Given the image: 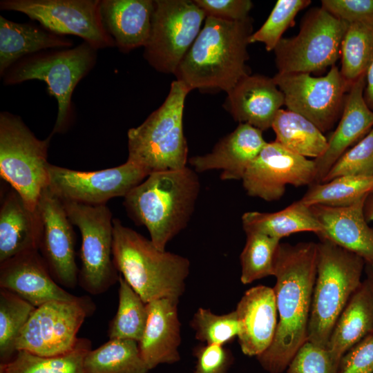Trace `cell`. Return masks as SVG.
Wrapping results in <instances>:
<instances>
[{
	"mask_svg": "<svg viewBox=\"0 0 373 373\" xmlns=\"http://www.w3.org/2000/svg\"><path fill=\"white\" fill-rule=\"evenodd\" d=\"M73 40L41 26L0 16V75L21 59L39 52L72 48Z\"/></svg>",
	"mask_w": 373,
	"mask_h": 373,
	"instance_id": "obj_27",
	"label": "cell"
},
{
	"mask_svg": "<svg viewBox=\"0 0 373 373\" xmlns=\"http://www.w3.org/2000/svg\"><path fill=\"white\" fill-rule=\"evenodd\" d=\"M276 141L287 150L314 159L322 156L327 147L323 132L305 117L288 109H280L271 126Z\"/></svg>",
	"mask_w": 373,
	"mask_h": 373,
	"instance_id": "obj_30",
	"label": "cell"
},
{
	"mask_svg": "<svg viewBox=\"0 0 373 373\" xmlns=\"http://www.w3.org/2000/svg\"><path fill=\"white\" fill-rule=\"evenodd\" d=\"M113 260L145 303L160 298L179 300L185 289L189 260L157 249L151 240L113 218Z\"/></svg>",
	"mask_w": 373,
	"mask_h": 373,
	"instance_id": "obj_4",
	"label": "cell"
},
{
	"mask_svg": "<svg viewBox=\"0 0 373 373\" xmlns=\"http://www.w3.org/2000/svg\"><path fill=\"white\" fill-rule=\"evenodd\" d=\"M52 137L50 134L39 140L19 116L0 113V175L32 211L48 186V151Z\"/></svg>",
	"mask_w": 373,
	"mask_h": 373,
	"instance_id": "obj_8",
	"label": "cell"
},
{
	"mask_svg": "<svg viewBox=\"0 0 373 373\" xmlns=\"http://www.w3.org/2000/svg\"><path fill=\"white\" fill-rule=\"evenodd\" d=\"M347 25L322 7L309 10L299 32L283 37L274 50L278 73L310 74L334 66Z\"/></svg>",
	"mask_w": 373,
	"mask_h": 373,
	"instance_id": "obj_9",
	"label": "cell"
},
{
	"mask_svg": "<svg viewBox=\"0 0 373 373\" xmlns=\"http://www.w3.org/2000/svg\"><path fill=\"white\" fill-rule=\"evenodd\" d=\"M363 96L366 104L373 111V61L365 75Z\"/></svg>",
	"mask_w": 373,
	"mask_h": 373,
	"instance_id": "obj_46",
	"label": "cell"
},
{
	"mask_svg": "<svg viewBox=\"0 0 373 373\" xmlns=\"http://www.w3.org/2000/svg\"><path fill=\"white\" fill-rule=\"evenodd\" d=\"M339 365L327 349L307 341L291 359L287 373H338Z\"/></svg>",
	"mask_w": 373,
	"mask_h": 373,
	"instance_id": "obj_41",
	"label": "cell"
},
{
	"mask_svg": "<svg viewBox=\"0 0 373 373\" xmlns=\"http://www.w3.org/2000/svg\"><path fill=\"white\" fill-rule=\"evenodd\" d=\"M95 310L88 296L73 300H52L35 307L21 332L16 350L41 356L70 352L77 344V334L85 319Z\"/></svg>",
	"mask_w": 373,
	"mask_h": 373,
	"instance_id": "obj_12",
	"label": "cell"
},
{
	"mask_svg": "<svg viewBox=\"0 0 373 373\" xmlns=\"http://www.w3.org/2000/svg\"><path fill=\"white\" fill-rule=\"evenodd\" d=\"M273 79L285 97L287 109L305 117L323 133L340 119L350 87L336 65L321 77L309 73H278Z\"/></svg>",
	"mask_w": 373,
	"mask_h": 373,
	"instance_id": "obj_13",
	"label": "cell"
},
{
	"mask_svg": "<svg viewBox=\"0 0 373 373\" xmlns=\"http://www.w3.org/2000/svg\"><path fill=\"white\" fill-rule=\"evenodd\" d=\"M317 258L318 245L314 242H280L278 247L273 275L278 325L271 345L257 356L269 373L283 372L307 341Z\"/></svg>",
	"mask_w": 373,
	"mask_h": 373,
	"instance_id": "obj_1",
	"label": "cell"
},
{
	"mask_svg": "<svg viewBox=\"0 0 373 373\" xmlns=\"http://www.w3.org/2000/svg\"><path fill=\"white\" fill-rule=\"evenodd\" d=\"M240 254V281L247 285L274 275V258L280 240L258 232H246Z\"/></svg>",
	"mask_w": 373,
	"mask_h": 373,
	"instance_id": "obj_37",
	"label": "cell"
},
{
	"mask_svg": "<svg viewBox=\"0 0 373 373\" xmlns=\"http://www.w3.org/2000/svg\"><path fill=\"white\" fill-rule=\"evenodd\" d=\"M196 364L193 373H227L233 357L223 345L203 344L195 347Z\"/></svg>",
	"mask_w": 373,
	"mask_h": 373,
	"instance_id": "obj_43",
	"label": "cell"
},
{
	"mask_svg": "<svg viewBox=\"0 0 373 373\" xmlns=\"http://www.w3.org/2000/svg\"><path fill=\"white\" fill-rule=\"evenodd\" d=\"M323 9L347 23L373 24V0H322Z\"/></svg>",
	"mask_w": 373,
	"mask_h": 373,
	"instance_id": "obj_42",
	"label": "cell"
},
{
	"mask_svg": "<svg viewBox=\"0 0 373 373\" xmlns=\"http://www.w3.org/2000/svg\"><path fill=\"white\" fill-rule=\"evenodd\" d=\"M338 373H373V333L343 356Z\"/></svg>",
	"mask_w": 373,
	"mask_h": 373,
	"instance_id": "obj_45",
	"label": "cell"
},
{
	"mask_svg": "<svg viewBox=\"0 0 373 373\" xmlns=\"http://www.w3.org/2000/svg\"><path fill=\"white\" fill-rule=\"evenodd\" d=\"M200 189L197 172L187 166L151 173L124 197V206L137 225L144 226L160 250L188 224Z\"/></svg>",
	"mask_w": 373,
	"mask_h": 373,
	"instance_id": "obj_3",
	"label": "cell"
},
{
	"mask_svg": "<svg viewBox=\"0 0 373 373\" xmlns=\"http://www.w3.org/2000/svg\"><path fill=\"white\" fill-rule=\"evenodd\" d=\"M149 175L144 169L128 160L115 167L93 171L50 164L48 187L62 200L101 205L114 198H124Z\"/></svg>",
	"mask_w": 373,
	"mask_h": 373,
	"instance_id": "obj_15",
	"label": "cell"
},
{
	"mask_svg": "<svg viewBox=\"0 0 373 373\" xmlns=\"http://www.w3.org/2000/svg\"><path fill=\"white\" fill-rule=\"evenodd\" d=\"M371 193H373V189H372V190Z\"/></svg>",
	"mask_w": 373,
	"mask_h": 373,
	"instance_id": "obj_49",
	"label": "cell"
},
{
	"mask_svg": "<svg viewBox=\"0 0 373 373\" xmlns=\"http://www.w3.org/2000/svg\"><path fill=\"white\" fill-rule=\"evenodd\" d=\"M35 307L18 295L0 288V361H9L17 352V340Z\"/></svg>",
	"mask_w": 373,
	"mask_h": 373,
	"instance_id": "obj_36",
	"label": "cell"
},
{
	"mask_svg": "<svg viewBox=\"0 0 373 373\" xmlns=\"http://www.w3.org/2000/svg\"><path fill=\"white\" fill-rule=\"evenodd\" d=\"M194 2L204 12L206 17L228 21L247 19L253 7L250 0H194Z\"/></svg>",
	"mask_w": 373,
	"mask_h": 373,
	"instance_id": "obj_44",
	"label": "cell"
},
{
	"mask_svg": "<svg viewBox=\"0 0 373 373\" xmlns=\"http://www.w3.org/2000/svg\"><path fill=\"white\" fill-rule=\"evenodd\" d=\"M365 86V75H363L352 85L347 93L338 124L327 140L325 152L314 159L316 183L321 182L339 157L372 129L373 111L364 99Z\"/></svg>",
	"mask_w": 373,
	"mask_h": 373,
	"instance_id": "obj_23",
	"label": "cell"
},
{
	"mask_svg": "<svg viewBox=\"0 0 373 373\" xmlns=\"http://www.w3.org/2000/svg\"><path fill=\"white\" fill-rule=\"evenodd\" d=\"M179 300L160 298L147 303L148 317L138 346L149 370L162 363L180 359L181 323L178 318Z\"/></svg>",
	"mask_w": 373,
	"mask_h": 373,
	"instance_id": "obj_24",
	"label": "cell"
},
{
	"mask_svg": "<svg viewBox=\"0 0 373 373\" xmlns=\"http://www.w3.org/2000/svg\"><path fill=\"white\" fill-rule=\"evenodd\" d=\"M373 189V176H341L309 186L300 200L307 206H350L367 196Z\"/></svg>",
	"mask_w": 373,
	"mask_h": 373,
	"instance_id": "obj_34",
	"label": "cell"
},
{
	"mask_svg": "<svg viewBox=\"0 0 373 373\" xmlns=\"http://www.w3.org/2000/svg\"><path fill=\"white\" fill-rule=\"evenodd\" d=\"M266 144L262 131L240 123L233 131L221 139L211 152L193 156L189 162L197 173L221 170V180H241L251 162Z\"/></svg>",
	"mask_w": 373,
	"mask_h": 373,
	"instance_id": "obj_21",
	"label": "cell"
},
{
	"mask_svg": "<svg viewBox=\"0 0 373 373\" xmlns=\"http://www.w3.org/2000/svg\"><path fill=\"white\" fill-rule=\"evenodd\" d=\"M118 307L109 324V339L120 338L140 341L147 317V304L119 274Z\"/></svg>",
	"mask_w": 373,
	"mask_h": 373,
	"instance_id": "obj_35",
	"label": "cell"
},
{
	"mask_svg": "<svg viewBox=\"0 0 373 373\" xmlns=\"http://www.w3.org/2000/svg\"><path fill=\"white\" fill-rule=\"evenodd\" d=\"M235 312L242 352L258 356L269 347L276 334L278 319L274 288L262 285L250 288L238 303Z\"/></svg>",
	"mask_w": 373,
	"mask_h": 373,
	"instance_id": "obj_19",
	"label": "cell"
},
{
	"mask_svg": "<svg viewBox=\"0 0 373 373\" xmlns=\"http://www.w3.org/2000/svg\"><path fill=\"white\" fill-rule=\"evenodd\" d=\"M341 176H373V128L339 157L319 183Z\"/></svg>",
	"mask_w": 373,
	"mask_h": 373,
	"instance_id": "obj_40",
	"label": "cell"
},
{
	"mask_svg": "<svg viewBox=\"0 0 373 373\" xmlns=\"http://www.w3.org/2000/svg\"><path fill=\"white\" fill-rule=\"evenodd\" d=\"M310 0H278L262 26L253 32L249 43L260 42L267 51L274 50L286 30L293 26L296 16L307 8Z\"/></svg>",
	"mask_w": 373,
	"mask_h": 373,
	"instance_id": "obj_39",
	"label": "cell"
},
{
	"mask_svg": "<svg viewBox=\"0 0 373 373\" xmlns=\"http://www.w3.org/2000/svg\"><path fill=\"white\" fill-rule=\"evenodd\" d=\"M316 180L314 160L296 154L274 141L267 142L241 180L249 196L273 202L283 196L287 185L309 186Z\"/></svg>",
	"mask_w": 373,
	"mask_h": 373,
	"instance_id": "obj_16",
	"label": "cell"
},
{
	"mask_svg": "<svg viewBox=\"0 0 373 373\" xmlns=\"http://www.w3.org/2000/svg\"><path fill=\"white\" fill-rule=\"evenodd\" d=\"M101 0H2L0 8L17 11L61 35L81 37L98 50L115 47L101 17Z\"/></svg>",
	"mask_w": 373,
	"mask_h": 373,
	"instance_id": "obj_14",
	"label": "cell"
},
{
	"mask_svg": "<svg viewBox=\"0 0 373 373\" xmlns=\"http://www.w3.org/2000/svg\"><path fill=\"white\" fill-rule=\"evenodd\" d=\"M363 213L367 222H373V193L371 192L365 200Z\"/></svg>",
	"mask_w": 373,
	"mask_h": 373,
	"instance_id": "obj_47",
	"label": "cell"
},
{
	"mask_svg": "<svg viewBox=\"0 0 373 373\" xmlns=\"http://www.w3.org/2000/svg\"><path fill=\"white\" fill-rule=\"evenodd\" d=\"M0 288L18 295L35 307L77 297L54 280L39 251H26L1 262Z\"/></svg>",
	"mask_w": 373,
	"mask_h": 373,
	"instance_id": "obj_18",
	"label": "cell"
},
{
	"mask_svg": "<svg viewBox=\"0 0 373 373\" xmlns=\"http://www.w3.org/2000/svg\"><path fill=\"white\" fill-rule=\"evenodd\" d=\"M241 221L245 233L258 232L280 240L295 233L309 231L317 235L322 231L310 207L300 200L275 212H245Z\"/></svg>",
	"mask_w": 373,
	"mask_h": 373,
	"instance_id": "obj_29",
	"label": "cell"
},
{
	"mask_svg": "<svg viewBox=\"0 0 373 373\" xmlns=\"http://www.w3.org/2000/svg\"><path fill=\"white\" fill-rule=\"evenodd\" d=\"M253 20L228 21L207 17L193 44L173 74L190 90L228 93L249 75L246 65Z\"/></svg>",
	"mask_w": 373,
	"mask_h": 373,
	"instance_id": "obj_2",
	"label": "cell"
},
{
	"mask_svg": "<svg viewBox=\"0 0 373 373\" xmlns=\"http://www.w3.org/2000/svg\"><path fill=\"white\" fill-rule=\"evenodd\" d=\"M367 196L344 207L313 205L310 208L322 226L318 238L328 240L361 257L373 267V228L363 213Z\"/></svg>",
	"mask_w": 373,
	"mask_h": 373,
	"instance_id": "obj_22",
	"label": "cell"
},
{
	"mask_svg": "<svg viewBox=\"0 0 373 373\" xmlns=\"http://www.w3.org/2000/svg\"><path fill=\"white\" fill-rule=\"evenodd\" d=\"M61 201L82 236L78 283L90 294H101L119 281V277L113 260L112 213L106 204Z\"/></svg>",
	"mask_w": 373,
	"mask_h": 373,
	"instance_id": "obj_10",
	"label": "cell"
},
{
	"mask_svg": "<svg viewBox=\"0 0 373 373\" xmlns=\"http://www.w3.org/2000/svg\"><path fill=\"white\" fill-rule=\"evenodd\" d=\"M317 273L309 314L307 341L326 348L334 327L362 283L364 260L335 243L319 238Z\"/></svg>",
	"mask_w": 373,
	"mask_h": 373,
	"instance_id": "obj_5",
	"label": "cell"
},
{
	"mask_svg": "<svg viewBox=\"0 0 373 373\" xmlns=\"http://www.w3.org/2000/svg\"><path fill=\"white\" fill-rule=\"evenodd\" d=\"M373 333V291L365 279L349 300L331 334L327 349L340 363L352 347Z\"/></svg>",
	"mask_w": 373,
	"mask_h": 373,
	"instance_id": "obj_28",
	"label": "cell"
},
{
	"mask_svg": "<svg viewBox=\"0 0 373 373\" xmlns=\"http://www.w3.org/2000/svg\"><path fill=\"white\" fill-rule=\"evenodd\" d=\"M37 209L41 237L39 251L54 280L73 289L78 284L75 261V236L64 204L48 187L41 192Z\"/></svg>",
	"mask_w": 373,
	"mask_h": 373,
	"instance_id": "obj_17",
	"label": "cell"
},
{
	"mask_svg": "<svg viewBox=\"0 0 373 373\" xmlns=\"http://www.w3.org/2000/svg\"><path fill=\"white\" fill-rule=\"evenodd\" d=\"M41 225L37 209L31 210L14 189L0 207V263L19 254L39 251Z\"/></svg>",
	"mask_w": 373,
	"mask_h": 373,
	"instance_id": "obj_26",
	"label": "cell"
},
{
	"mask_svg": "<svg viewBox=\"0 0 373 373\" xmlns=\"http://www.w3.org/2000/svg\"><path fill=\"white\" fill-rule=\"evenodd\" d=\"M365 271L367 275L365 279L369 282L373 291V267L365 265Z\"/></svg>",
	"mask_w": 373,
	"mask_h": 373,
	"instance_id": "obj_48",
	"label": "cell"
},
{
	"mask_svg": "<svg viewBox=\"0 0 373 373\" xmlns=\"http://www.w3.org/2000/svg\"><path fill=\"white\" fill-rule=\"evenodd\" d=\"M91 350V342L79 338L70 352L53 356H41L19 350L9 361L0 363V373H86L84 358Z\"/></svg>",
	"mask_w": 373,
	"mask_h": 373,
	"instance_id": "obj_31",
	"label": "cell"
},
{
	"mask_svg": "<svg viewBox=\"0 0 373 373\" xmlns=\"http://www.w3.org/2000/svg\"><path fill=\"white\" fill-rule=\"evenodd\" d=\"M153 10L152 0H101L100 3L104 26L123 52L145 46Z\"/></svg>",
	"mask_w": 373,
	"mask_h": 373,
	"instance_id": "obj_25",
	"label": "cell"
},
{
	"mask_svg": "<svg viewBox=\"0 0 373 373\" xmlns=\"http://www.w3.org/2000/svg\"><path fill=\"white\" fill-rule=\"evenodd\" d=\"M206 17L194 1L155 0L144 59L157 71L174 74Z\"/></svg>",
	"mask_w": 373,
	"mask_h": 373,
	"instance_id": "obj_11",
	"label": "cell"
},
{
	"mask_svg": "<svg viewBox=\"0 0 373 373\" xmlns=\"http://www.w3.org/2000/svg\"><path fill=\"white\" fill-rule=\"evenodd\" d=\"M191 90L175 80L162 104L140 126L128 131L127 160L152 173L186 166L188 146L183 131L184 102Z\"/></svg>",
	"mask_w": 373,
	"mask_h": 373,
	"instance_id": "obj_6",
	"label": "cell"
},
{
	"mask_svg": "<svg viewBox=\"0 0 373 373\" xmlns=\"http://www.w3.org/2000/svg\"><path fill=\"white\" fill-rule=\"evenodd\" d=\"M341 48V75L352 86L366 73L373 61V24L347 23Z\"/></svg>",
	"mask_w": 373,
	"mask_h": 373,
	"instance_id": "obj_33",
	"label": "cell"
},
{
	"mask_svg": "<svg viewBox=\"0 0 373 373\" xmlns=\"http://www.w3.org/2000/svg\"><path fill=\"white\" fill-rule=\"evenodd\" d=\"M225 108L233 118L262 131L271 128L274 119L285 105L283 92L272 78L247 75L228 92Z\"/></svg>",
	"mask_w": 373,
	"mask_h": 373,
	"instance_id": "obj_20",
	"label": "cell"
},
{
	"mask_svg": "<svg viewBox=\"0 0 373 373\" xmlns=\"http://www.w3.org/2000/svg\"><path fill=\"white\" fill-rule=\"evenodd\" d=\"M97 49L83 41L69 48L53 49L26 56L4 73L5 85L28 80H40L47 84L49 95L57 102L58 111L51 135L64 133L73 120V93L82 79L97 61Z\"/></svg>",
	"mask_w": 373,
	"mask_h": 373,
	"instance_id": "obj_7",
	"label": "cell"
},
{
	"mask_svg": "<svg viewBox=\"0 0 373 373\" xmlns=\"http://www.w3.org/2000/svg\"><path fill=\"white\" fill-rule=\"evenodd\" d=\"M190 325L199 341L223 346L238 336L239 329L235 310L220 315L202 307L195 312Z\"/></svg>",
	"mask_w": 373,
	"mask_h": 373,
	"instance_id": "obj_38",
	"label": "cell"
},
{
	"mask_svg": "<svg viewBox=\"0 0 373 373\" xmlns=\"http://www.w3.org/2000/svg\"><path fill=\"white\" fill-rule=\"evenodd\" d=\"M86 373H148L138 343L131 339L113 338L86 355Z\"/></svg>",
	"mask_w": 373,
	"mask_h": 373,
	"instance_id": "obj_32",
	"label": "cell"
}]
</instances>
